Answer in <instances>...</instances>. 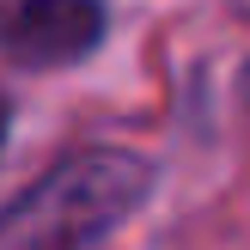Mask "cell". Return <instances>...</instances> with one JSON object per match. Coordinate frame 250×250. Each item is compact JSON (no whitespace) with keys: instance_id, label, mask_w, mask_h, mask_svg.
Instances as JSON below:
<instances>
[{"instance_id":"3","label":"cell","mask_w":250,"mask_h":250,"mask_svg":"<svg viewBox=\"0 0 250 250\" xmlns=\"http://www.w3.org/2000/svg\"><path fill=\"white\" fill-rule=\"evenodd\" d=\"M6 146H12V98L0 92V159H6Z\"/></svg>"},{"instance_id":"1","label":"cell","mask_w":250,"mask_h":250,"mask_svg":"<svg viewBox=\"0 0 250 250\" xmlns=\"http://www.w3.org/2000/svg\"><path fill=\"white\" fill-rule=\"evenodd\" d=\"M159 165L134 146L92 141L49 159L12 202H0V250H104L146 214Z\"/></svg>"},{"instance_id":"2","label":"cell","mask_w":250,"mask_h":250,"mask_svg":"<svg viewBox=\"0 0 250 250\" xmlns=\"http://www.w3.org/2000/svg\"><path fill=\"white\" fill-rule=\"evenodd\" d=\"M110 43V0H0V61L61 73Z\"/></svg>"},{"instance_id":"4","label":"cell","mask_w":250,"mask_h":250,"mask_svg":"<svg viewBox=\"0 0 250 250\" xmlns=\"http://www.w3.org/2000/svg\"><path fill=\"white\" fill-rule=\"evenodd\" d=\"M238 110H244V116H250V61H244V67H238Z\"/></svg>"}]
</instances>
